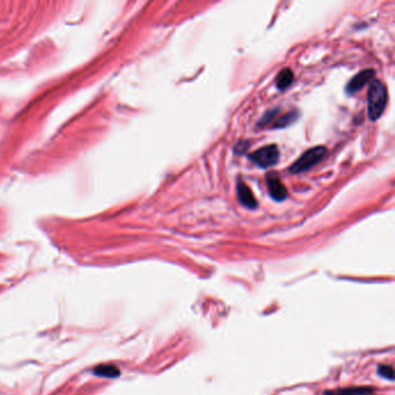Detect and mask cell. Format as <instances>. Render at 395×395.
Instances as JSON below:
<instances>
[{"label":"cell","instance_id":"6da1fadb","mask_svg":"<svg viewBox=\"0 0 395 395\" xmlns=\"http://www.w3.org/2000/svg\"><path fill=\"white\" fill-rule=\"evenodd\" d=\"M387 105V89L381 81H373L368 93V111L371 121H377L384 114Z\"/></svg>","mask_w":395,"mask_h":395},{"label":"cell","instance_id":"7a4b0ae2","mask_svg":"<svg viewBox=\"0 0 395 395\" xmlns=\"http://www.w3.org/2000/svg\"><path fill=\"white\" fill-rule=\"evenodd\" d=\"M327 154V149L324 146H316L304 152L295 161L292 163L289 171L293 174L306 172L312 167L317 165Z\"/></svg>","mask_w":395,"mask_h":395},{"label":"cell","instance_id":"3957f363","mask_svg":"<svg viewBox=\"0 0 395 395\" xmlns=\"http://www.w3.org/2000/svg\"><path fill=\"white\" fill-rule=\"evenodd\" d=\"M249 159L261 168H269L275 166L279 160V150L277 145L270 144L249 154Z\"/></svg>","mask_w":395,"mask_h":395},{"label":"cell","instance_id":"277c9868","mask_svg":"<svg viewBox=\"0 0 395 395\" xmlns=\"http://www.w3.org/2000/svg\"><path fill=\"white\" fill-rule=\"evenodd\" d=\"M374 70H364V71L359 72L356 75L354 78H352L346 85L345 91L348 94H355L357 91H361V89L364 87L365 85H368L371 80H373L374 78Z\"/></svg>","mask_w":395,"mask_h":395},{"label":"cell","instance_id":"5b68a950","mask_svg":"<svg viewBox=\"0 0 395 395\" xmlns=\"http://www.w3.org/2000/svg\"><path fill=\"white\" fill-rule=\"evenodd\" d=\"M266 184H268V190L274 200L281 202L288 197L287 187H285L278 176L274 174V173H270V174L266 176Z\"/></svg>","mask_w":395,"mask_h":395},{"label":"cell","instance_id":"8992f818","mask_svg":"<svg viewBox=\"0 0 395 395\" xmlns=\"http://www.w3.org/2000/svg\"><path fill=\"white\" fill-rule=\"evenodd\" d=\"M237 200H239V202L243 205V207L252 209V210L258 207V201H256V198L254 197L253 191L250 190V188L242 181V180H239L237 183Z\"/></svg>","mask_w":395,"mask_h":395},{"label":"cell","instance_id":"52a82bcc","mask_svg":"<svg viewBox=\"0 0 395 395\" xmlns=\"http://www.w3.org/2000/svg\"><path fill=\"white\" fill-rule=\"evenodd\" d=\"M374 393V388L370 386L361 387H345L337 390H327L323 395H371Z\"/></svg>","mask_w":395,"mask_h":395},{"label":"cell","instance_id":"ba28073f","mask_svg":"<svg viewBox=\"0 0 395 395\" xmlns=\"http://www.w3.org/2000/svg\"><path fill=\"white\" fill-rule=\"evenodd\" d=\"M93 373L102 378H118L121 375V370L116 365L100 364L93 370Z\"/></svg>","mask_w":395,"mask_h":395},{"label":"cell","instance_id":"9c48e42d","mask_svg":"<svg viewBox=\"0 0 395 395\" xmlns=\"http://www.w3.org/2000/svg\"><path fill=\"white\" fill-rule=\"evenodd\" d=\"M293 72L290 69L282 70L277 76V79H276V86H277L278 89L283 91V89L288 88L291 85L292 81H293Z\"/></svg>","mask_w":395,"mask_h":395},{"label":"cell","instance_id":"30bf717a","mask_svg":"<svg viewBox=\"0 0 395 395\" xmlns=\"http://www.w3.org/2000/svg\"><path fill=\"white\" fill-rule=\"evenodd\" d=\"M299 116L298 115L297 111H291V112H288V114H285L284 116L279 117L277 121H276V123L274 124L275 128H285L288 127V125H290L293 123V122L297 120V117Z\"/></svg>","mask_w":395,"mask_h":395},{"label":"cell","instance_id":"8fae6325","mask_svg":"<svg viewBox=\"0 0 395 395\" xmlns=\"http://www.w3.org/2000/svg\"><path fill=\"white\" fill-rule=\"evenodd\" d=\"M378 374L387 380H394V369L392 365H380L378 368Z\"/></svg>","mask_w":395,"mask_h":395}]
</instances>
